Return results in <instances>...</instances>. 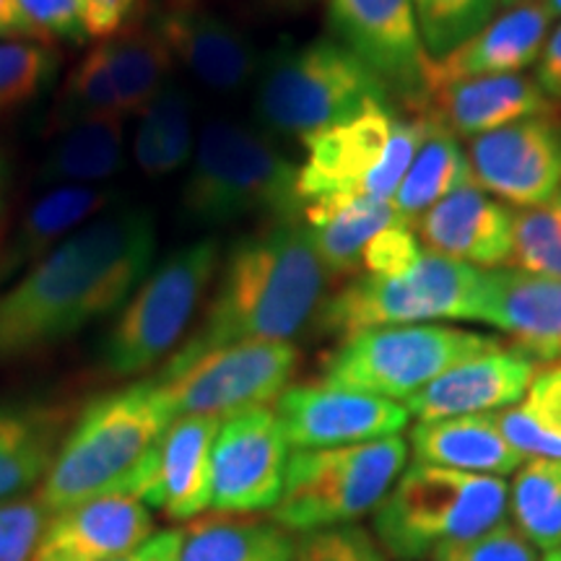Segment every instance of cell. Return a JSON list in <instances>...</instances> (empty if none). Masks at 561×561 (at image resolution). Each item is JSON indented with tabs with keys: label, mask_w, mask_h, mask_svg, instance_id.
Returning <instances> with one entry per match:
<instances>
[{
	"label": "cell",
	"mask_w": 561,
	"mask_h": 561,
	"mask_svg": "<svg viewBox=\"0 0 561 561\" xmlns=\"http://www.w3.org/2000/svg\"><path fill=\"white\" fill-rule=\"evenodd\" d=\"M157 257V219L125 206L91 219L0 294V362L39 354L125 305Z\"/></svg>",
	"instance_id": "1"
},
{
	"label": "cell",
	"mask_w": 561,
	"mask_h": 561,
	"mask_svg": "<svg viewBox=\"0 0 561 561\" xmlns=\"http://www.w3.org/2000/svg\"><path fill=\"white\" fill-rule=\"evenodd\" d=\"M219 284L201 328L172 359L244 341H289L318 318L331 273L314 252L310 231L297 219L240 240L227 252Z\"/></svg>",
	"instance_id": "2"
},
{
	"label": "cell",
	"mask_w": 561,
	"mask_h": 561,
	"mask_svg": "<svg viewBox=\"0 0 561 561\" xmlns=\"http://www.w3.org/2000/svg\"><path fill=\"white\" fill-rule=\"evenodd\" d=\"M172 421L157 380L136 382L87 405L42 481V504L55 515L117 491L136 496L146 462Z\"/></svg>",
	"instance_id": "3"
},
{
	"label": "cell",
	"mask_w": 561,
	"mask_h": 561,
	"mask_svg": "<svg viewBox=\"0 0 561 561\" xmlns=\"http://www.w3.org/2000/svg\"><path fill=\"white\" fill-rule=\"evenodd\" d=\"M380 104H392L390 91L335 39L284 45L265 55L252 100L257 128L301 146Z\"/></svg>",
	"instance_id": "4"
},
{
	"label": "cell",
	"mask_w": 561,
	"mask_h": 561,
	"mask_svg": "<svg viewBox=\"0 0 561 561\" xmlns=\"http://www.w3.org/2000/svg\"><path fill=\"white\" fill-rule=\"evenodd\" d=\"M297 172L299 167L268 133L214 117L195 138L191 172L180 193L182 214L201 227H224L250 216L297 219Z\"/></svg>",
	"instance_id": "5"
},
{
	"label": "cell",
	"mask_w": 561,
	"mask_h": 561,
	"mask_svg": "<svg viewBox=\"0 0 561 561\" xmlns=\"http://www.w3.org/2000/svg\"><path fill=\"white\" fill-rule=\"evenodd\" d=\"M510 483L502 476L462 473L413 462L375 510V538L392 559H434L504 523Z\"/></svg>",
	"instance_id": "6"
},
{
	"label": "cell",
	"mask_w": 561,
	"mask_h": 561,
	"mask_svg": "<svg viewBox=\"0 0 561 561\" xmlns=\"http://www.w3.org/2000/svg\"><path fill=\"white\" fill-rule=\"evenodd\" d=\"M405 462L409 442L401 434L362 445L294 450L273 520L299 536L356 525L369 512L375 515Z\"/></svg>",
	"instance_id": "7"
},
{
	"label": "cell",
	"mask_w": 561,
	"mask_h": 561,
	"mask_svg": "<svg viewBox=\"0 0 561 561\" xmlns=\"http://www.w3.org/2000/svg\"><path fill=\"white\" fill-rule=\"evenodd\" d=\"M483 273L447 257L424 252L398 276L348 278L322 301L318 325L322 333L348 339L371 328L421 325V322H479Z\"/></svg>",
	"instance_id": "8"
},
{
	"label": "cell",
	"mask_w": 561,
	"mask_h": 561,
	"mask_svg": "<svg viewBox=\"0 0 561 561\" xmlns=\"http://www.w3.org/2000/svg\"><path fill=\"white\" fill-rule=\"evenodd\" d=\"M426 128L424 112L405 121L392 104H380L320 133L305 146L307 159L297 172L301 206L341 195L392 203Z\"/></svg>",
	"instance_id": "9"
},
{
	"label": "cell",
	"mask_w": 561,
	"mask_h": 561,
	"mask_svg": "<svg viewBox=\"0 0 561 561\" xmlns=\"http://www.w3.org/2000/svg\"><path fill=\"white\" fill-rule=\"evenodd\" d=\"M219 265L221 248L208 237L170 252L149 271L104 335V371L133 377L164 359L185 335Z\"/></svg>",
	"instance_id": "10"
},
{
	"label": "cell",
	"mask_w": 561,
	"mask_h": 561,
	"mask_svg": "<svg viewBox=\"0 0 561 561\" xmlns=\"http://www.w3.org/2000/svg\"><path fill=\"white\" fill-rule=\"evenodd\" d=\"M496 346L494 335L439 322L371 328L339 343L322 364V380L405 403L455 364Z\"/></svg>",
	"instance_id": "11"
},
{
	"label": "cell",
	"mask_w": 561,
	"mask_h": 561,
	"mask_svg": "<svg viewBox=\"0 0 561 561\" xmlns=\"http://www.w3.org/2000/svg\"><path fill=\"white\" fill-rule=\"evenodd\" d=\"M299 367V351L289 341H244L193 359H170L153 377L178 416L227 421L240 413L268 409L289 388Z\"/></svg>",
	"instance_id": "12"
},
{
	"label": "cell",
	"mask_w": 561,
	"mask_h": 561,
	"mask_svg": "<svg viewBox=\"0 0 561 561\" xmlns=\"http://www.w3.org/2000/svg\"><path fill=\"white\" fill-rule=\"evenodd\" d=\"M333 39L385 83L413 115L430 96L432 58L424 50L413 0H328Z\"/></svg>",
	"instance_id": "13"
},
{
	"label": "cell",
	"mask_w": 561,
	"mask_h": 561,
	"mask_svg": "<svg viewBox=\"0 0 561 561\" xmlns=\"http://www.w3.org/2000/svg\"><path fill=\"white\" fill-rule=\"evenodd\" d=\"M289 458L276 411L255 409L221 421L210 460V510L237 515L276 510Z\"/></svg>",
	"instance_id": "14"
},
{
	"label": "cell",
	"mask_w": 561,
	"mask_h": 561,
	"mask_svg": "<svg viewBox=\"0 0 561 561\" xmlns=\"http://www.w3.org/2000/svg\"><path fill=\"white\" fill-rule=\"evenodd\" d=\"M276 416L294 450H325L396 437L411 421L403 403L325 380L286 388L276 401Z\"/></svg>",
	"instance_id": "15"
},
{
	"label": "cell",
	"mask_w": 561,
	"mask_h": 561,
	"mask_svg": "<svg viewBox=\"0 0 561 561\" xmlns=\"http://www.w3.org/2000/svg\"><path fill=\"white\" fill-rule=\"evenodd\" d=\"M468 159L476 185L504 206L533 208L561 187V123L528 117L471 138Z\"/></svg>",
	"instance_id": "16"
},
{
	"label": "cell",
	"mask_w": 561,
	"mask_h": 561,
	"mask_svg": "<svg viewBox=\"0 0 561 561\" xmlns=\"http://www.w3.org/2000/svg\"><path fill=\"white\" fill-rule=\"evenodd\" d=\"M413 229L432 255L479 271H496L510 265L515 214L473 182L424 210Z\"/></svg>",
	"instance_id": "17"
},
{
	"label": "cell",
	"mask_w": 561,
	"mask_h": 561,
	"mask_svg": "<svg viewBox=\"0 0 561 561\" xmlns=\"http://www.w3.org/2000/svg\"><path fill=\"white\" fill-rule=\"evenodd\" d=\"M221 421L178 416L161 434L136 489L138 500L164 512L170 520L191 523L210 507V460Z\"/></svg>",
	"instance_id": "18"
},
{
	"label": "cell",
	"mask_w": 561,
	"mask_h": 561,
	"mask_svg": "<svg viewBox=\"0 0 561 561\" xmlns=\"http://www.w3.org/2000/svg\"><path fill=\"white\" fill-rule=\"evenodd\" d=\"M157 533L151 507L138 496L104 494L55 512L34 561H115Z\"/></svg>",
	"instance_id": "19"
},
{
	"label": "cell",
	"mask_w": 561,
	"mask_h": 561,
	"mask_svg": "<svg viewBox=\"0 0 561 561\" xmlns=\"http://www.w3.org/2000/svg\"><path fill=\"white\" fill-rule=\"evenodd\" d=\"M157 30L187 73L214 94H240L255 83L263 58L244 32L198 5L167 9Z\"/></svg>",
	"instance_id": "20"
},
{
	"label": "cell",
	"mask_w": 561,
	"mask_h": 561,
	"mask_svg": "<svg viewBox=\"0 0 561 561\" xmlns=\"http://www.w3.org/2000/svg\"><path fill=\"white\" fill-rule=\"evenodd\" d=\"M533 375L536 362L512 346H496L455 364L403 405L419 421L500 413L520 401Z\"/></svg>",
	"instance_id": "21"
},
{
	"label": "cell",
	"mask_w": 561,
	"mask_h": 561,
	"mask_svg": "<svg viewBox=\"0 0 561 561\" xmlns=\"http://www.w3.org/2000/svg\"><path fill=\"white\" fill-rule=\"evenodd\" d=\"M479 322L502 331L530 362L561 364V278L520 268L486 271Z\"/></svg>",
	"instance_id": "22"
},
{
	"label": "cell",
	"mask_w": 561,
	"mask_h": 561,
	"mask_svg": "<svg viewBox=\"0 0 561 561\" xmlns=\"http://www.w3.org/2000/svg\"><path fill=\"white\" fill-rule=\"evenodd\" d=\"M424 112L453 136L476 138L528 117H551L557 107L536 79L507 73L432 83Z\"/></svg>",
	"instance_id": "23"
},
{
	"label": "cell",
	"mask_w": 561,
	"mask_h": 561,
	"mask_svg": "<svg viewBox=\"0 0 561 561\" xmlns=\"http://www.w3.org/2000/svg\"><path fill=\"white\" fill-rule=\"evenodd\" d=\"M551 13L543 0H525L507 13L494 16L471 39L455 47L442 60H432V83L473 79V76L523 73L538 62L549 39Z\"/></svg>",
	"instance_id": "24"
},
{
	"label": "cell",
	"mask_w": 561,
	"mask_h": 561,
	"mask_svg": "<svg viewBox=\"0 0 561 561\" xmlns=\"http://www.w3.org/2000/svg\"><path fill=\"white\" fill-rule=\"evenodd\" d=\"M411 450L424 466L502 479L520 471L528 460L504 437L496 413L419 421L411 430Z\"/></svg>",
	"instance_id": "25"
},
{
	"label": "cell",
	"mask_w": 561,
	"mask_h": 561,
	"mask_svg": "<svg viewBox=\"0 0 561 561\" xmlns=\"http://www.w3.org/2000/svg\"><path fill=\"white\" fill-rule=\"evenodd\" d=\"M117 191L102 185H62L50 187L26 210L16 231L0 255V280L30 271L47 252L66 242L73 231L87 227L91 219L107 214Z\"/></svg>",
	"instance_id": "26"
},
{
	"label": "cell",
	"mask_w": 561,
	"mask_h": 561,
	"mask_svg": "<svg viewBox=\"0 0 561 561\" xmlns=\"http://www.w3.org/2000/svg\"><path fill=\"white\" fill-rule=\"evenodd\" d=\"M301 214L314 252L331 278L359 276L367 244L390 224L405 221L390 201L362 198V195L305 203Z\"/></svg>",
	"instance_id": "27"
},
{
	"label": "cell",
	"mask_w": 561,
	"mask_h": 561,
	"mask_svg": "<svg viewBox=\"0 0 561 561\" xmlns=\"http://www.w3.org/2000/svg\"><path fill=\"white\" fill-rule=\"evenodd\" d=\"M294 546L273 517L210 512L180 530L178 561H291Z\"/></svg>",
	"instance_id": "28"
},
{
	"label": "cell",
	"mask_w": 561,
	"mask_h": 561,
	"mask_svg": "<svg viewBox=\"0 0 561 561\" xmlns=\"http://www.w3.org/2000/svg\"><path fill=\"white\" fill-rule=\"evenodd\" d=\"M125 167V121H89L62 130L45 153L37 182L42 187L107 182Z\"/></svg>",
	"instance_id": "29"
},
{
	"label": "cell",
	"mask_w": 561,
	"mask_h": 561,
	"mask_svg": "<svg viewBox=\"0 0 561 561\" xmlns=\"http://www.w3.org/2000/svg\"><path fill=\"white\" fill-rule=\"evenodd\" d=\"M426 117H430V128H426V136L421 140L396 198H392V206L409 224L416 221L424 210L437 206L439 201H445L447 195L476 182L471 159L462 151L458 136H453L432 115Z\"/></svg>",
	"instance_id": "30"
},
{
	"label": "cell",
	"mask_w": 561,
	"mask_h": 561,
	"mask_svg": "<svg viewBox=\"0 0 561 561\" xmlns=\"http://www.w3.org/2000/svg\"><path fill=\"white\" fill-rule=\"evenodd\" d=\"M60 416L47 409H0V502L16 500L50 471Z\"/></svg>",
	"instance_id": "31"
},
{
	"label": "cell",
	"mask_w": 561,
	"mask_h": 561,
	"mask_svg": "<svg viewBox=\"0 0 561 561\" xmlns=\"http://www.w3.org/2000/svg\"><path fill=\"white\" fill-rule=\"evenodd\" d=\"M138 117L133 157L140 170L149 178H167L191 164L198 138L193 136L195 102L191 91L170 79Z\"/></svg>",
	"instance_id": "32"
},
{
	"label": "cell",
	"mask_w": 561,
	"mask_h": 561,
	"mask_svg": "<svg viewBox=\"0 0 561 561\" xmlns=\"http://www.w3.org/2000/svg\"><path fill=\"white\" fill-rule=\"evenodd\" d=\"M100 53L115 83L123 115H140L172 79V53L153 26H130L104 39Z\"/></svg>",
	"instance_id": "33"
},
{
	"label": "cell",
	"mask_w": 561,
	"mask_h": 561,
	"mask_svg": "<svg viewBox=\"0 0 561 561\" xmlns=\"http://www.w3.org/2000/svg\"><path fill=\"white\" fill-rule=\"evenodd\" d=\"M496 419L510 445L528 460H561V364L536 369L525 396Z\"/></svg>",
	"instance_id": "34"
},
{
	"label": "cell",
	"mask_w": 561,
	"mask_h": 561,
	"mask_svg": "<svg viewBox=\"0 0 561 561\" xmlns=\"http://www.w3.org/2000/svg\"><path fill=\"white\" fill-rule=\"evenodd\" d=\"M510 517L538 551L561 549V460L523 462L510 486Z\"/></svg>",
	"instance_id": "35"
},
{
	"label": "cell",
	"mask_w": 561,
	"mask_h": 561,
	"mask_svg": "<svg viewBox=\"0 0 561 561\" xmlns=\"http://www.w3.org/2000/svg\"><path fill=\"white\" fill-rule=\"evenodd\" d=\"M107 117H123L125 121L107 62L96 47V50L83 55L79 66L68 73L60 89V100L50 112V128L62 133L73 125L107 121Z\"/></svg>",
	"instance_id": "36"
},
{
	"label": "cell",
	"mask_w": 561,
	"mask_h": 561,
	"mask_svg": "<svg viewBox=\"0 0 561 561\" xmlns=\"http://www.w3.org/2000/svg\"><path fill=\"white\" fill-rule=\"evenodd\" d=\"M60 55L50 42H0V115L37 100L58 76Z\"/></svg>",
	"instance_id": "37"
},
{
	"label": "cell",
	"mask_w": 561,
	"mask_h": 561,
	"mask_svg": "<svg viewBox=\"0 0 561 561\" xmlns=\"http://www.w3.org/2000/svg\"><path fill=\"white\" fill-rule=\"evenodd\" d=\"M502 0H413L424 50L442 60L496 16Z\"/></svg>",
	"instance_id": "38"
},
{
	"label": "cell",
	"mask_w": 561,
	"mask_h": 561,
	"mask_svg": "<svg viewBox=\"0 0 561 561\" xmlns=\"http://www.w3.org/2000/svg\"><path fill=\"white\" fill-rule=\"evenodd\" d=\"M512 268L561 278V187L549 201L515 214Z\"/></svg>",
	"instance_id": "39"
},
{
	"label": "cell",
	"mask_w": 561,
	"mask_h": 561,
	"mask_svg": "<svg viewBox=\"0 0 561 561\" xmlns=\"http://www.w3.org/2000/svg\"><path fill=\"white\" fill-rule=\"evenodd\" d=\"M50 517L39 496L0 502V561H34Z\"/></svg>",
	"instance_id": "40"
},
{
	"label": "cell",
	"mask_w": 561,
	"mask_h": 561,
	"mask_svg": "<svg viewBox=\"0 0 561 561\" xmlns=\"http://www.w3.org/2000/svg\"><path fill=\"white\" fill-rule=\"evenodd\" d=\"M291 561H388V553L362 525H343L305 533L294 546Z\"/></svg>",
	"instance_id": "41"
},
{
	"label": "cell",
	"mask_w": 561,
	"mask_h": 561,
	"mask_svg": "<svg viewBox=\"0 0 561 561\" xmlns=\"http://www.w3.org/2000/svg\"><path fill=\"white\" fill-rule=\"evenodd\" d=\"M432 561H541V551L504 520L473 541L442 549Z\"/></svg>",
	"instance_id": "42"
},
{
	"label": "cell",
	"mask_w": 561,
	"mask_h": 561,
	"mask_svg": "<svg viewBox=\"0 0 561 561\" xmlns=\"http://www.w3.org/2000/svg\"><path fill=\"white\" fill-rule=\"evenodd\" d=\"M424 252L426 250L419 242L413 224L396 221L367 244L362 257V271L369 273V276H398V273L409 271Z\"/></svg>",
	"instance_id": "43"
},
{
	"label": "cell",
	"mask_w": 561,
	"mask_h": 561,
	"mask_svg": "<svg viewBox=\"0 0 561 561\" xmlns=\"http://www.w3.org/2000/svg\"><path fill=\"white\" fill-rule=\"evenodd\" d=\"M21 9L47 42L62 39L83 45L87 32L81 21V0H19Z\"/></svg>",
	"instance_id": "44"
},
{
	"label": "cell",
	"mask_w": 561,
	"mask_h": 561,
	"mask_svg": "<svg viewBox=\"0 0 561 561\" xmlns=\"http://www.w3.org/2000/svg\"><path fill=\"white\" fill-rule=\"evenodd\" d=\"M138 0H81V21L89 39H110L121 34L136 11Z\"/></svg>",
	"instance_id": "45"
},
{
	"label": "cell",
	"mask_w": 561,
	"mask_h": 561,
	"mask_svg": "<svg viewBox=\"0 0 561 561\" xmlns=\"http://www.w3.org/2000/svg\"><path fill=\"white\" fill-rule=\"evenodd\" d=\"M536 83L543 89L553 107H561V26L546 39L541 58L536 62Z\"/></svg>",
	"instance_id": "46"
},
{
	"label": "cell",
	"mask_w": 561,
	"mask_h": 561,
	"mask_svg": "<svg viewBox=\"0 0 561 561\" xmlns=\"http://www.w3.org/2000/svg\"><path fill=\"white\" fill-rule=\"evenodd\" d=\"M5 39H26V42H47L32 24L19 0H0V42ZM53 45V42H50Z\"/></svg>",
	"instance_id": "47"
},
{
	"label": "cell",
	"mask_w": 561,
	"mask_h": 561,
	"mask_svg": "<svg viewBox=\"0 0 561 561\" xmlns=\"http://www.w3.org/2000/svg\"><path fill=\"white\" fill-rule=\"evenodd\" d=\"M180 530H159L128 557L115 561H178Z\"/></svg>",
	"instance_id": "48"
},
{
	"label": "cell",
	"mask_w": 561,
	"mask_h": 561,
	"mask_svg": "<svg viewBox=\"0 0 561 561\" xmlns=\"http://www.w3.org/2000/svg\"><path fill=\"white\" fill-rule=\"evenodd\" d=\"M551 16H561V0H543Z\"/></svg>",
	"instance_id": "49"
},
{
	"label": "cell",
	"mask_w": 561,
	"mask_h": 561,
	"mask_svg": "<svg viewBox=\"0 0 561 561\" xmlns=\"http://www.w3.org/2000/svg\"><path fill=\"white\" fill-rule=\"evenodd\" d=\"M541 561H561V549H557V551H549V553H543Z\"/></svg>",
	"instance_id": "50"
},
{
	"label": "cell",
	"mask_w": 561,
	"mask_h": 561,
	"mask_svg": "<svg viewBox=\"0 0 561 561\" xmlns=\"http://www.w3.org/2000/svg\"><path fill=\"white\" fill-rule=\"evenodd\" d=\"M3 185H5V170H3V161H0V201H3Z\"/></svg>",
	"instance_id": "51"
},
{
	"label": "cell",
	"mask_w": 561,
	"mask_h": 561,
	"mask_svg": "<svg viewBox=\"0 0 561 561\" xmlns=\"http://www.w3.org/2000/svg\"><path fill=\"white\" fill-rule=\"evenodd\" d=\"M172 3V9H180V5H193L195 0H170Z\"/></svg>",
	"instance_id": "52"
},
{
	"label": "cell",
	"mask_w": 561,
	"mask_h": 561,
	"mask_svg": "<svg viewBox=\"0 0 561 561\" xmlns=\"http://www.w3.org/2000/svg\"><path fill=\"white\" fill-rule=\"evenodd\" d=\"M504 5H517V3H525V0H502Z\"/></svg>",
	"instance_id": "53"
}]
</instances>
